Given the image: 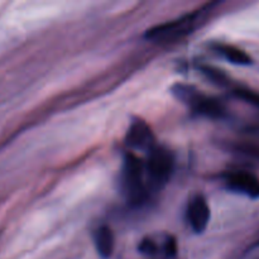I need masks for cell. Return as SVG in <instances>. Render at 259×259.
I'll return each mask as SVG.
<instances>
[{
  "label": "cell",
  "mask_w": 259,
  "mask_h": 259,
  "mask_svg": "<svg viewBox=\"0 0 259 259\" xmlns=\"http://www.w3.org/2000/svg\"><path fill=\"white\" fill-rule=\"evenodd\" d=\"M171 91L175 98L200 115L212 119H220L227 115V109L219 100L205 95L195 86L176 83L172 86Z\"/></svg>",
  "instance_id": "6da1fadb"
},
{
  "label": "cell",
  "mask_w": 259,
  "mask_h": 259,
  "mask_svg": "<svg viewBox=\"0 0 259 259\" xmlns=\"http://www.w3.org/2000/svg\"><path fill=\"white\" fill-rule=\"evenodd\" d=\"M174 171V157L167 148L156 146L148 152V158L144 164L146 184L148 191H159L168 184Z\"/></svg>",
  "instance_id": "7a4b0ae2"
},
{
  "label": "cell",
  "mask_w": 259,
  "mask_h": 259,
  "mask_svg": "<svg viewBox=\"0 0 259 259\" xmlns=\"http://www.w3.org/2000/svg\"><path fill=\"white\" fill-rule=\"evenodd\" d=\"M121 190L133 205H141L147 199L148 189L144 181V164L133 153H128L124 158Z\"/></svg>",
  "instance_id": "3957f363"
},
{
  "label": "cell",
  "mask_w": 259,
  "mask_h": 259,
  "mask_svg": "<svg viewBox=\"0 0 259 259\" xmlns=\"http://www.w3.org/2000/svg\"><path fill=\"white\" fill-rule=\"evenodd\" d=\"M212 5L214 4H210L207 9H210ZM207 9L204 8V9H200L195 13H190V14L184 15V17L179 18V19L176 20L163 23V24H159L157 25V27L151 28V29L147 30L146 38L152 40V42L158 43L174 42V40L180 39V38H184L185 35H187L190 32H192L195 25L197 24V22H199L202 17H204V14L207 12Z\"/></svg>",
  "instance_id": "277c9868"
},
{
  "label": "cell",
  "mask_w": 259,
  "mask_h": 259,
  "mask_svg": "<svg viewBox=\"0 0 259 259\" xmlns=\"http://www.w3.org/2000/svg\"><path fill=\"white\" fill-rule=\"evenodd\" d=\"M125 144L132 149L151 152L157 146L154 136L148 124L142 119L132 121L125 136Z\"/></svg>",
  "instance_id": "5b68a950"
},
{
  "label": "cell",
  "mask_w": 259,
  "mask_h": 259,
  "mask_svg": "<svg viewBox=\"0 0 259 259\" xmlns=\"http://www.w3.org/2000/svg\"><path fill=\"white\" fill-rule=\"evenodd\" d=\"M225 184L230 191L243 194L250 199H259V179L249 172L229 174Z\"/></svg>",
  "instance_id": "8992f818"
},
{
  "label": "cell",
  "mask_w": 259,
  "mask_h": 259,
  "mask_svg": "<svg viewBox=\"0 0 259 259\" xmlns=\"http://www.w3.org/2000/svg\"><path fill=\"white\" fill-rule=\"evenodd\" d=\"M187 219L194 232L202 233L210 220V209L202 196H195L187 207Z\"/></svg>",
  "instance_id": "52a82bcc"
},
{
  "label": "cell",
  "mask_w": 259,
  "mask_h": 259,
  "mask_svg": "<svg viewBox=\"0 0 259 259\" xmlns=\"http://www.w3.org/2000/svg\"><path fill=\"white\" fill-rule=\"evenodd\" d=\"M212 50L217 53H219L220 56H223L225 60L229 61L230 63H234V65L248 66L252 63L250 56L248 53H245L244 51L240 50V48L234 47V46L217 43V45L212 46Z\"/></svg>",
  "instance_id": "ba28073f"
},
{
  "label": "cell",
  "mask_w": 259,
  "mask_h": 259,
  "mask_svg": "<svg viewBox=\"0 0 259 259\" xmlns=\"http://www.w3.org/2000/svg\"><path fill=\"white\" fill-rule=\"evenodd\" d=\"M96 250L103 258H109L114 250V235L108 227H100L94 235Z\"/></svg>",
  "instance_id": "9c48e42d"
},
{
  "label": "cell",
  "mask_w": 259,
  "mask_h": 259,
  "mask_svg": "<svg viewBox=\"0 0 259 259\" xmlns=\"http://www.w3.org/2000/svg\"><path fill=\"white\" fill-rule=\"evenodd\" d=\"M200 71L215 85L222 86V88H227L228 85H230V80L228 78V76L218 68L211 67V66H201Z\"/></svg>",
  "instance_id": "30bf717a"
},
{
  "label": "cell",
  "mask_w": 259,
  "mask_h": 259,
  "mask_svg": "<svg viewBox=\"0 0 259 259\" xmlns=\"http://www.w3.org/2000/svg\"><path fill=\"white\" fill-rule=\"evenodd\" d=\"M239 153L245 154V156L253 157V158L259 159V142L254 141H245V142H239V143L235 146Z\"/></svg>",
  "instance_id": "8fae6325"
},
{
  "label": "cell",
  "mask_w": 259,
  "mask_h": 259,
  "mask_svg": "<svg viewBox=\"0 0 259 259\" xmlns=\"http://www.w3.org/2000/svg\"><path fill=\"white\" fill-rule=\"evenodd\" d=\"M139 252L146 255H156L158 253V247L154 240H152L151 238H146L139 244Z\"/></svg>",
  "instance_id": "7c38bea8"
},
{
  "label": "cell",
  "mask_w": 259,
  "mask_h": 259,
  "mask_svg": "<svg viewBox=\"0 0 259 259\" xmlns=\"http://www.w3.org/2000/svg\"><path fill=\"white\" fill-rule=\"evenodd\" d=\"M163 252L167 257H175L177 252V244L174 237H167L163 244Z\"/></svg>",
  "instance_id": "4fadbf2b"
},
{
  "label": "cell",
  "mask_w": 259,
  "mask_h": 259,
  "mask_svg": "<svg viewBox=\"0 0 259 259\" xmlns=\"http://www.w3.org/2000/svg\"><path fill=\"white\" fill-rule=\"evenodd\" d=\"M258 245H259V242H258Z\"/></svg>",
  "instance_id": "5bb4252c"
}]
</instances>
